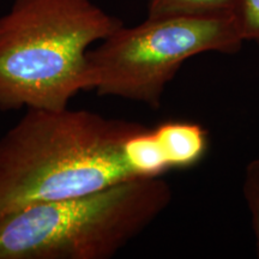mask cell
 <instances>
[{"instance_id": "9", "label": "cell", "mask_w": 259, "mask_h": 259, "mask_svg": "<svg viewBox=\"0 0 259 259\" xmlns=\"http://www.w3.org/2000/svg\"><path fill=\"white\" fill-rule=\"evenodd\" d=\"M235 17L245 42L259 45V0H239Z\"/></svg>"}, {"instance_id": "2", "label": "cell", "mask_w": 259, "mask_h": 259, "mask_svg": "<svg viewBox=\"0 0 259 259\" xmlns=\"http://www.w3.org/2000/svg\"><path fill=\"white\" fill-rule=\"evenodd\" d=\"M121 25L92 0H15L0 16V112L67 108L90 47Z\"/></svg>"}, {"instance_id": "3", "label": "cell", "mask_w": 259, "mask_h": 259, "mask_svg": "<svg viewBox=\"0 0 259 259\" xmlns=\"http://www.w3.org/2000/svg\"><path fill=\"white\" fill-rule=\"evenodd\" d=\"M173 199L160 177L29 205L0 216V259H109L144 232Z\"/></svg>"}, {"instance_id": "5", "label": "cell", "mask_w": 259, "mask_h": 259, "mask_svg": "<svg viewBox=\"0 0 259 259\" xmlns=\"http://www.w3.org/2000/svg\"><path fill=\"white\" fill-rule=\"evenodd\" d=\"M169 169L190 168L202 160L208 138L202 126L186 121L164 122L153 128Z\"/></svg>"}, {"instance_id": "7", "label": "cell", "mask_w": 259, "mask_h": 259, "mask_svg": "<svg viewBox=\"0 0 259 259\" xmlns=\"http://www.w3.org/2000/svg\"><path fill=\"white\" fill-rule=\"evenodd\" d=\"M239 0H148V17L235 15Z\"/></svg>"}, {"instance_id": "8", "label": "cell", "mask_w": 259, "mask_h": 259, "mask_svg": "<svg viewBox=\"0 0 259 259\" xmlns=\"http://www.w3.org/2000/svg\"><path fill=\"white\" fill-rule=\"evenodd\" d=\"M242 194L250 213L255 239V250L259 258V157L251 160L245 168Z\"/></svg>"}, {"instance_id": "6", "label": "cell", "mask_w": 259, "mask_h": 259, "mask_svg": "<svg viewBox=\"0 0 259 259\" xmlns=\"http://www.w3.org/2000/svg\"><path fill=\"white\" fill-rule=\"evenodd\" d=\"M126 160L138 178L160 177L169 169L153 130L145 127L125 142Z\"/></svg>"}, {"instance_id": "1", "label": "cell", "mask_w": 259, "mask_h": 259, "mask_svg": "<svg viewBox=\"0 0 259 259\" xmlns=\"http://www.w3.org/2000/svg\"><path fill=\"white\" fill-rule=\"evenodd\" d=\"M145 127L88 109H27L0 137V216L138 178L124 145Z\"/></svg>"}, {"instance_id": "4", "label": "cell", "mask_w": 259, "mask_h": 259, "mask_svg": "<svg viewBox=\"0 0 259 259\" xmlns=\"http://www.w3.org/2000/svg\"><path fill=\"white\" fill-rule=\"evenodd\" d=\"M244 42L235 15L148 17L121 25L87 53L84 92L157 109L187 60L211 52L235 54Z\"/></svg>"}]
</instances>
